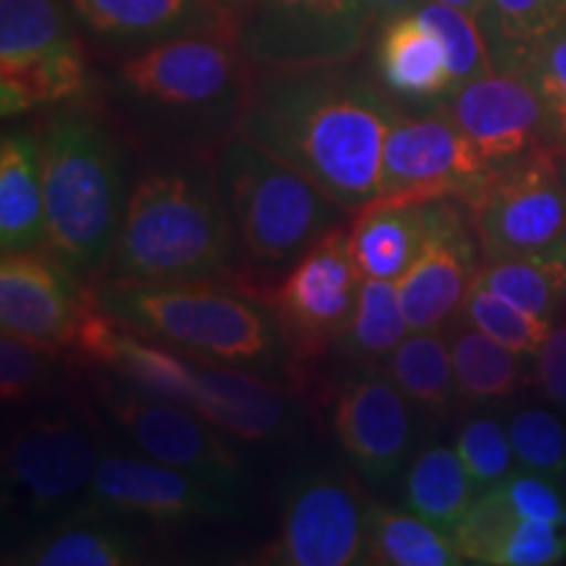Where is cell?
Wrapping results in <instances>:
<instances>
[{"instance_id":"9a60e30c","label":"cell","mask_w":566,"mask_h":566,"mask_svg":"<svg viewBox=\"0 0 566 566\" xmlns=\"http://www.w3.org/2000/svg\"><path fill=\"white\" fill-rule=\"evenodd\" d=\"M462 205L459 200L424 202L428 233L415 263L396 281L412 331H443L462 313L475 283L478 237Z\"/></svg>"},{"instance_id":"f35d334b","label":"cell","mask_w":566,"mask_h":566,"mask_svg":"<svg viewBox=\"0 0 566 566\" xmlns=\"http://www.w3.org/2000/svg\"><path fill=\"white\" fill-rule=\"evenodd\" d=\"M59 352L3 334L0 338V396L6 405L27 407L42 399L53 380V357Z\"/></svg>"},{"instance_id":"f6af8a7d","label":"cell","mask_w":566,"mask_h":566,"mask_svg":"<svg viewBox=\"0 0 566 566\" xmlns=\"http://www.w3.org/2000/svg\"><path fill=\"white\" fill-rule=\"evenodd\" d=\"M216 3L221 6V9H223L226 13H229V17L239 24V19L244 17L247 9H250L252 0H216Z\"/></svg>"},{"instance_id":"d6a6232c","label":"cell","mask_w":566,"mask_h":566,"mask_svg":"<svg viewBox=\"0 0 566 566\" xmlns=\"http://www.w3.org/2000/svg\"><path fill=\"white\" fill-rule=\"evenodd\" d=\"M522 354L495 342L470 325L451 336V363L459 396L470 401H493L512 396L522 384Z\"/></svg>"},{"instance_id":"1f68e13d","label":"cell","mask_w":566,"mask_h":566,"mask_svg":"<svg viewBox=\"0 0 566 566\" xmlns=\"http://www.w3.org/2000/svg\"><path fill=\"white\" fill-rule=\"evenodd\" d=\"M475 279L493 294L548 323L556 321L566 300V260L558 252L485 260Z\"/></svg>"},{"instance_id":"484cf974","label":"cell","mask_w":566,"mask_h":566,"mask_svg":"<svg viewBox=\"0 0 566 566\" xmlns=\"http://www.w3.org/2000/svg\"><path fill=\"white\" fill-rule=\"evenodd\" d=\"M367 564L378 566H457L464 564L446 535L409 509L384 501L367 504Z\"/></svg>"},{"instance_id":"d590c367","label":"cell","mask_w":566,"mask_h":566,"mask_svg":"<svg viewBox=\"0 0 566 566\" xmlns=\"http://www.w3.org/2000/svg\"><path fill=\"white\" fill-rule=\"evenodd\" d=\"M520 74L533 82L546 111V145L566 147V24L537 42Z\"/></svg>"},{"instance_id":"cb8c5ba5","label":"cell","mask_w":566,"mask_h":566,"mask_svg":"<svg viewBox=\"0 0 566 566\" xmlns=\"http://www.w3.org/2000/svg\"><path fill=\"white\" fill-rule=\"evenodd\" d=\"M475 499L478 488L467 475L457 449L441 443L424 446L409 462L401 483V504L446 535H454Z\"/></svg>"},{"instance_id":"30bf717a","label":"cell","mask_w":566,"mask_h":566,"mask_svg":"<svg viewBox=\"0 0 566 566\" xmlns=\"http://www.w3.org/2000/svg\"><path fill=\"white\" fill-rule=\"evenodd\" d=\"M363 275L349 252V229L338 226L317 242L265 302L279 325L296 365L323 357L349 325L357 307Z\"/></svg>"},{"instance_id":"52a82bcc","label":"cell","mask_w":566,"mask_h":566,"mask_svg":"<svg viewBox=\"0 0 566 566\" xmlns=\"http://www.w3.org/2000/svg\"><path fill=\"white\" fill-rule=\"evenodd\" d=\"M485 260L548 254L566 242V184L556 147L493 166L464 200Z\"/></svg>"},{"instance_id":"3957f363","label":"cell","mask_w":566,"mask_h":566,"mask_svg":"<svg viewBox=\"0 0 566 566\" xmlns=\"http://www.w3.org/2000/svg\"><path fill=\"white\" fill-rule=\"evenodd\" d=\"M101 281L216 283L252 292L216 160L179 155V163L142 174Z\"/></svg>"},{"instance_id":"7bdbcfd3","label":"cell","mask_w":566,"mask_h":566,"mask_svg":"<svg viewBox=\"0 0 566 566\" xmlns=\"http://www.w3.org/2000/svg\"><path fill=\"white\" fill-rule=\"evenodd\" d=\"M537 384L546 399L566 407V321H554L546 342L537 352Z\"/></svg>"},{"instance_id":"e575fe53","label":"cell","mask_w":566,"mask_h":566,"mask_svg":"<svg viewBox=\"0 0 566 566\" xmlns=\"http://www.w3.org/2000/svg\"><path fill=\"white\" fill-rule=\"evenodd\" d=\"M415 13L438 34V40H441L446 59H449L454 90L488 74V71H493L483 30H480L478 19L472 17V13L454 9V6L438 3V0H424Z\"/></svg>"},{"instance_id":"b9f144b4","label":"cell","mask_w":566,"mask_h":566,"mask_svg":"<svg viewBox=\"0 0 566 566\" xmlns=\"http://www.w3.org/2000/svg\"><path fill=\"white\" fill-rule=\"evenodd\" d=\"M506 495L509 506L516 516H530V520H546L566 525V501L564 495L551 485L546 478L537 475H509L499 485Z\"/></svg>"},{"instance_id":"4dcf8cb0","label":"cell","mask_w":566,"mask_h":566,"mask_svg":"<svg viewBox=\"0 0 566 566\" xmlns=\"http://www.w3.org/2000/svg\"><path fill=\"white\" fill-rule=\"evenodd\" d=\"M66 0H0V71L27 66L80 40Z\"/></svg>"},{"instance_id":"4fadbf2b","label":"cell","mask_w":566,"mask_h":566,"mask_svg":"<svg viewBox=\"0 0 566 566\" xmlns=\"http://www.w3.org/2000/svg\"><path fill=\"white\" fill-rule=\"evenodd\" d=\"M491 168L446 105L422 116L399 113L386 137L380 197L399 202H464Z\"/></svg>"},{"instance_id":"5bb4252c","label":"cell","mask_w":566,"mask_h":566,"mask_svg":"<svg viewBox=\"0 0 566 566\" xmlns=\"http://www.w3.org/2000/svg\"><path fill=\"white\" fill-rule=\"evenodd\" d=\"M101 459V443L87 424L69 415H38L6 443V491L27 514L51 516L87 491Z\"/></svg>"},{"instance_id":"c3c4849f","label":"cell","mask_w":566,"mask_h":566,"mask_svg":"<svg viewBox=\"0 0 566 566\" xmlns=\"http://www.w3.org/2000/svg\"><path fill=\"white\" fill-rule=\"evenodd\" d=\"M554 252H558V254H562V258L566 260V242H564L562 247H558V250H554ZM548 254H551V252H548Z\"/></svg>"},{"instance_id":"7dc6e473","label":"cell","mask_w":566,"mask_h":566,"mask_svg":"<svg viewBox=\"0 0 566 566\" xmlns=\"http://www.w3.org/2000/svg\"><path fill=\"white\" fill-rule=\"evenodd\" d=\"M556 160H558V168H562V179L566 184V147H556Z\"/></svg>"},{"instance_id":"74e56055","label":"cell","mask_w":566,"mask_h":566,"mask_svg":"<svg viewBox=\"0 0 566 566\" xmlns=\"http://www.w3.org/2000/svg\"><path fill=\"white\" fill-rule=\"evenodd\" d=\"M514 457L525 470L566 478V424L546 409H522L509 422Z\"/></svg>"},{"instance_id":"ba28073f","label":"cell","mask_w":566,"mask_h":566,"mask_svg":"<svg viewBox=\"0 0 566 566\" xmlns=\"http://www.w3.org/2000/svg\"><path fill=\"white\" fill-rule=\"evenodd\" d=\"M95 394L105 417L142 457L195 472L233 493L244 491L242 459L200 412L139 391L116 375L97 380Z\"/></svg>"},{"instance_id":"44dd1931","label":"cell","mask_w":566,"mask_h":566,"mask_svg":"<svg viewBox=\"0 0 566 566\" xmlns=\"http://www.w3.org/2000/svg\"><path fill=\"white\" fill-rule=\"evenodd\" d=\"M375 66L384 90L401 101L433 103L454 90L441 40L415 11L380 24Z\"/></svg>"},{"instance_id":"5b68a950","label":"cell","mask_w":566,"mask_h":566,"mask_svg":"<svg viewBox=\"0 0 566 566\" xmlns=\"http://www.w3.org/2000/svg\"><path fill=\"white\" fill-rule=\"evenodd\" d=\"M38 137L45 184V252L82 281L101 279L132 195L122 139L82 105H63L42 118Z\"/></svg>"},{"instance_id":"7402d4cb","label":"cell","mask_w":566,"mask_h":566,"mask_svg":"<svg viewBox=\"0 0 566 566\" xmlns=\"http://www.w3.org/2000/svg\"><path fill=\"white\" fill-rule=\"evenodd\" d=\"M45 184H42L40 137L13 129L0 142V250H45Z\"/></svg>"},{"instance_id":"d6986e66","label":"cell","mask_w":566,"mask_h":566,"mask_svg":"<svg viewBox=\"0 0 566 566\" xmlns=\"http://www.w3.org/2000/svg\"><path fill=\"white\" fill-rule=\"evenodd\" d=\"M90 38L116 48H145L181 34L239 30L216 0H66Z\"/></svg>"},{"instance_id":"4316f807","label":"cell","mask_w":566,"mask_h":566,"mask_svg":"<svg viewBox=\"0 0 566 566\" xmlns=\"http://www.w3.org/2000/svg\"><path fill=\"white\" fill-rule=\"evenodd\" d=\"M478 24L493 71H522L537 42L566 24V0H488Z\"/></svg>"},{"instance_id":"ee69618b","label":"cell","mask_w":566,"mask_h":566,"mask_svg":"<svg viewBox=\"0 0 566 566\" xmlns=\"http://www.w3.org/2000/svg\"><path fill=\"white\" fill-rule=\"evenodd\" d=\"M367 9H370L373 19L384 24L386 19L399 17V13H412L420 9L424 0H365Z\"/></svg>"},{"instance_id":"7a4b0ae2","label":"cell","mask_w":566,"mask_h":566,"mask_svg":"<svg viewBox=\"0 0 566 566\" xmlns=\"http://www.w3.org/2000/svg\"><path fill=\"white\" fill-rule=\"evenodd\" d=\"M252 59L239 30L181 34L137 48L113 69L111 97L126 122L179 155H216L242 129Z\"/></svg>"},{"instance_id":"7c38bea8","label":"cell","mask_w":566,"mask_h":566,"mask_svg":"<svg viewBox=\"0 0 566 566\" xmlns=\"http://www.w3.org/2000/svg\"><path fill=\"white\" fill-rule=\"evenodd\" d=\"M239 495L195 472L150 457L105 454L97 464L80 516H142L153 522L231 520Z\"/></svg>"},{"instance_id":"9c48e42d","label":"cell","mask_w":566,"mask_h":566,"mask_svg":"<svg viewBox=\"0 0 566 566\" xmlns=\"http://www.w3.org/2000/svg\"><path fill=\"white\" fill-rule=\"evenodd\" d=\"M373 21L365 0H252L239 42L254 66H334L363 51Z\"/></svg>"},{"instance_id":"8d00e7d4","label":"cell","mask_w":566,"mask_h":566,"mask_svg":"<svg viewBox=\"0 0 566 566\" xmlns=\"http://www.w3.org/2000/svg\"><path fill=\"white\" fill-rule=\"evenodd\" d=\"M457 454L462 459L467 475L475 483L478 493L491 491L512 475L514 446L509 428L491 417H475L459 430Z\"/></svg>"},{"instance_id":"e0dca14e","label":"cell","mask_w":566,"mask_h":566,"mask_svg":"<svg viewBox=\"0 0 566 566\" xmlns=\"http://www.w3.org/2000/svg\"><path fill=\"white\" fill-rule=\"evenodd\" d=\"M92 289L45 250L3 254L0 263V325L53 352H69Z\"/></svg>"},{"instance_id":"f546056e","label":"cell","mask_w":566,"mask_h":566,"mask_svg":"<svg viewBox=\"0 0 566 566\" xmlns=\"http://www.w3.org/2000/svg\"><path fill=\"white\" fill-rule=\"evenodd\" d=\"M409 321L401 304L399 283L363 279L357 307L336 349L357 365L386 363L396 346L409 336Z\"/></svg>"},{"instance_id":"277c9868","label":"cell","mask_w":566,"mask_h":566,"mask_svg":"<svg viewBox=\"0 0 566 566\" xmlns=\"http://www.w3.org/2000/svg\"><path fill=\"white\" fill-rule=\"evenodd\" d=\"M92 294L113 321L202 363L242 367L275 380L300 367L271 304L247 289L101 281Z\"/></svg>"},{"instance_id":"2e32d148","label":"cell","mask_w":566,"mask_h":566,"mask_svg":"<svg viewBox=\"0 0 566 566\" xmlns=\"http://www.w3.org/2000/svg\"><path fill=\"white\" fill-rule=\"evenodd\" d=\"M334 433L344 454L373 483H388L412 454V401L388 370L359 365L336 396Z\"/></svg>"},{"instance_id":"8fae6325","label":"cell","mask_w":566,"mask_h":566,"mask_svg":"<svg viewBox=\"0 0 566 566\" xmlns=\"http://www.w3.org/2000/svg\"><path fill=\"white\" fill-rule=\"evenodd\" d=\"M275 566L367 564V501L349 478L313 472L289 485L279 533L260 551Z\"/></svg>"},{"instance_id":"f1b7e54d","label":"cell","mask_w":566,"mask_h":566,"mask_svg":"<svg viewBox=\"0 0 566 566\" xmlns=\"http://www.w3.org/2000/svg\"><path fill=\"white\" fill-rule=\"evenodd\" d=\"M449 342L443 331H409L386 359L388 375L422 412L443 415L459 394Z\"/></svg>"},{"instance_id":"836d02e7","label":"cell","mask_w":566,"mask_h":566,"mask_svg":"<svg viewBox=\"0 0 566 566\" xmlns=\"http://www.w3.org/2000/svg\"><path fill=\"white\" fill-rule=\"evenodd\" d=\"M462 317L470 325L483 331V334L493 336L509 349L522 354V357H537L543 342H546L551 325L543 317H535L520 310L516 304L506 302L504 296L493 294L483 283L475 279L470 294H467Z\"/></svg>"},{"instance_id":"bcb514c9","label":"cell","mask_w":566,"mask_h":566,"mask_svg":"<svg viewBox=\"0 0 566 566\" xmlns=\"http://www.w3.org/2000/svg\"><path fill=\"white\" fill-rule=\"evenodd\" d=\"M438 3H446V6H454V9H462L467 13H472V17H480V11L485 9L488 0H438Z\"/></svg>"},{"instance_id":"ab89813d","label":"cell","mask_w":566,"mask_h":566,"mask_svg":"<svg viewBox=\"0 0 566 566\" xmlns=\"http://www.w3.org/2000/svg\"><path fill=\"white\" fill-rule=\"evenodd\" d=\"M516 520L514 509L509 506L506 495L495 485L491 491L478 493L475 504L464 514L454 530V546L464 562L495 564L501 543Z\"/></svg>"},{"instance_id":"83f0119b","label":"cell","mask_w":566,"mask_h":566,"mask_svg":"<svg viewBox=\"0 0 566 566\" xmlns=\"http://www.w3.org/2000/svg\"><path fill=\"white\" fill-rule=\"evenodd\" d=\"M90 84L87 53L82 40L69 42L45 59L27 63V66L0 71V108L3 118L21 113L76 101Z\"/></svg>"},{"instance_id":"603a6c76","label":"cell","mask_w":566,"mask_h":566,"mask_svg":"<svg viewBox=\"0 0 566 566\" xmlns=\"http://www.w3.org/2000/svg\"><path fill=\"white\" fill-rule=\"evenodd\" d=\"M428 233L424 202H399L378 197L354 212L349 252L363 279L399 281L415 263Z\"/></svg>"},{"instance_id":"ffe728a7","label":"cell","mask_w":566,"mask_h":566,"mask_svg":"<svg viewBox=\"0 0 566 566\" xmlns=\"http://www.w3.org/2000/svg\"><path fill=\"white\" fill-rule=\"evenodd\" d=\"M195 412L221 433L242 441H273L292 424V405L283 384L242 367L212 365L200 359V396Z\"/></svg>"},{"instance_id":"60d3db41","label":"cell","mask_w":566,"mask_h":566,"mask_svg":"<svg viewBox=\"0 0 566 566\" xmlns=\"http://www.w3.org/2000/svg\"><path fill=\"white\" fill-rule=\"evenodd\" d=\"M566 558V525L516 516L495 564L499 566H551Z\"/></svg>"},{"instance_id":"6da1fadb","label":"cell","mask_w":566,"mask_h":566,"mask_svg":"<svg viewBox=\"0 0 566 566\" xmlns=\"http://www.w3.org/2000/svg\"><path fill=\"white\" fill-rule=\"evenodd\" d=\"M396 118L384 90L334 63L273 69L254 84L239 132L357 212L380 197L384 147Z\"/></svg>"},{"instance_id":"8992f818","label":"cell","mask_w":566,"mask_h":566,"mask_svg":"<svg viewBox=\"0 0 566 566\" xmlns=\"http://www.w3.org/2000/svg\"><path fill=\"white\" fill-rule=\"evenodd\" d=\"M216 176L250 279H283L325 233L354 216L242 132L216 153Z\"/></svg>"},{"instance_id":"ac0fdd59","label":"cell","mask_w":566,"mask_h":566,"mask_svg":"<svg viewBox=\"0 0 566 566\" xmlns=\"http://www.w3.org/2000/svg\"><path fill=\"white\" fill-rule=\"evenodd\" d=\"M446 108L491 166L546 142V111L533 82L520 71H488L451 92Z\"/></svg>"},{"instance_id":"d4e9b609","label":"cell","mask_w":566,"mask_h":566,"mask_svg":"<svg viewBox=\"0 0 566 566\" xmlns=\"http://www.w3.org/2000/svg\"><path fill=\"white\" fill-rule=\"evenodd\" d=\"M139 535L126 530L111 516H84L51 530L21 551L17 564L32 566H129L145 562Z\"/></svg>"}]
</instances>
